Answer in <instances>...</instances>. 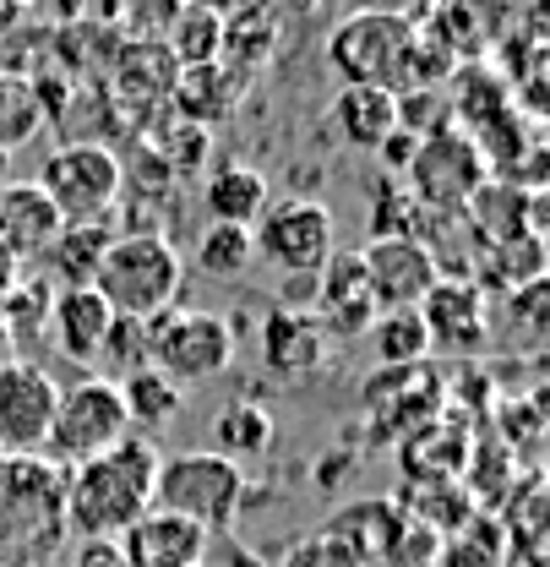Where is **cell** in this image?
<instances>
[{"mask_svg": "<svg viewBox=\"0 0 550 567\" xmlns=\"http://www.w3.org/2000/svg\"><path fill=\"white\" fill-rule=\"evenodd\" d=\"M11 360V339H6V328H0V365Z\"/></svg>", "mask_w": 550, "mask_h": 567, "instance_id": "8d00e7d4", "label": "cell"}, {"mask_svg": "<svg viewBox=\"0 0 550 567\" xmlns=\"http://www.w3.org/2000/svg\"><path fill=\"white\" fill-rule=\"evenodd\" d=\"M0 328H6V339H11V350H33L39 339H50V289L44 284H11L6 295H0Z\"/></svg>", "mask_w": 550, "mask_h": 567, "instance_id": "d4e9b609", "label": "cell"}, {"mask_svg": "<svg viewBox=\"0 0 550 567\" xmlns=\"http://www.w3.org/2000/svg\"><path fill=\"white\" fill-rule=\"evenodd\" d=\"M328 121H333V132H339L349 147L376 153L382 137L398 132V93H387V87H339Z\"/></svg>", "mask_w": 550, "mask_h": 567, "instance_id": "ac0fdd59", "label": "cell"}, {"mask_svg": "<svg viewBox=\"0 0 550 567\" xmlns=\"http://www.w3.org/2000/svg\"><path fill=\"white\" fill-rule=\"evenodd\" d=\"M360 268H365V289H371V306L376 311H414L430 284L442 279V262L430 246H419L414 235H382L360 251Z\"/></svg>", "mask_w": 550, "mask_h": 567, "instance_id": "8fae6325", "label": "cell"}, {"mask_svg": "<svg viewBox=\"0 0 550 567\" xmlns=\"http://www.w3.org/2000/svg\"><path fill=\"white\" fill-rule=\"evenodd\" d=\"M203 208L212 213V224H240L251 229L262 213L273 208L268 203V175L257 164H218L203 181Z\"/></svg>", "mask_w": 550, "mask_h": 567, "instance_id": "d6986e66", "label": "cell"}, {"mask_svg": "<svg viewBox=\"0 0 550 567\" xmlns=\"http://www.w3.org/2000/svg\"><path fill=\"white\" fill-rule=\"evenodd\" d=\"M153 507H164V513H175V518H191L207 535L235 529V518H240V507H246V470L229 464V458H218L212 447H207V453L158 458Z\"/></svg>", "mask_w": 550, "mask_h": 567, "instance_id": "3957f363", "label": "cell"}, {"mask_svg": "<svg viewBox=\"0 0 550 567\" xmlns=\"http://www.w3.org/2000/svg\"><path fill=\"white\" fill-rule=\"evenodd\" d=\"M121 388V404H126V421H132V431H158V425H169L175 415H180V404H186V393L164 377V371H153V365H142V371H132V377H121L115 382Z\"/></svg>", "mask_w": 550, "mask_h": 567, "instance_id": "603a6c76", "label": "cell"}, {"mask_svg": "<svg viewBox=\"0 0 550 567\" xmlns=\"http://www.w3.org/2000/svg\"><path fill=\"white\" fill-rule=\"evenodd\" d=\"M110 240H115V224H110V218H98V224H61V235L44 246V262H50L55 284H61V289L93 284L104 251H110Z\"/></svg>", "mask_w": 550, "mask_h": 567, "instance_id": "44dd1931", "label": "cell"}, {"mask_svg": "<svg viewBox=\"0 0 550 567\" xmlns=\"http://www.w3.org/2000/svg\"><path fill=\"white\" fill-rule=\"evenodd\" d=\"M61 213L55 203L33 186V181H6L0 186V251L6 257H33V251H44L55 235H61Z\"/></svg>", "mask_w": 550, "mask_h": 567, "instance_id": "e0dca14e", "label": "cell"}, {"mask_svg": "<svg viewBox=\"0 0 550 567\" xmlns=\"http://www.w3.org/2000/svg\"><path fill=\"white\" fill-rule=\"evenodd\" d=\"M180 284H186V262L180 251L153 235V229H132V235H115L98 274H93V289L104 295V306L115 317H158L180 300Z\"/></svg>", "mask_w": 550, "mask_h": 567, "instance_id": "7a4b0ae2", "label": "cell"}, {"mask_svg": "<svg viewBox=\"0 0 550 567\" xmlns=\"http://www.w3.org/2000/svg\"><path fill=\"white\" fill-rule=\"evenodd\" d=\"M121 436H132L121 388L110 377H82V382L61 388V399H55V421H50L44 453L55 464H87V458L110 453Z\"/></svg>", "mask_w": 550, "mask_h": 567, "instance_id": "8992f818", "label": "cell"}, {"mask_svg": "<svg viewBox=\"0 0 550 567\" xmlns=\"http://www.w3.org/2000/svg\"><path fill=\"white\" fill-rule=\"evenodd\" d=\"M71 567H132V563H126L121 540H82V551H76Z\"/></svg>", "mask_w": 550, "mask_h": 567, "instance_id": "1f68e13d", "label": "cell"}, {"mask_svg": "<svg viewBox=\"0 0 550 567\" xmlns=\"http://www.w3.org/2000/svg\"><path fill=\"white\" fill-rule=\"evenodd\" d=\"M207 147H212V137H207V126H191V121H180L175 126V137H164V164H169V175L180 181V175H191L197 164H207Z\"/></svg>", "mask_w": 550, "mask_h": 567, "instance_id": "f546056e", "label": "cell"}, {"mask_svg": "<svg viewBox=\"0 0 550 567\" xmlns=\"http://www.w3.org/2000/svg\"><path fill=\"white\" fill-rule=\"evenodd\" d=\"M371 339H376V360H382L387 371H414V365L430 354L419 311H376Z\"/></svg>", "mask_w": 550, "mask_h": 567, "instance_id": "cb8c5ba5", "label": "cell"}, {"mask_svg": "<svg viewBox=\"0 0 550 567\" xmlns=\"http://www.w3.org/2000/svg\"><path fill=\"white\" fill-rule=\"evenodd\" d=\"M251 246L278 274H316L333 257V213L311 197H289L251 224Z\"/></svg>", "mask_w": 550, "mask_h": 567, "instance_id": "9c48e42d", "label": "cell"}, {"mask_svg": "<svg viewBox=\"0 0 550 567\" xmlns=\"http://www.w3.org/2000/svg\"><path fill=\"white\" fill-rule=\"evenodd\" d=\"M153 328V371H164L175 388L186 382H212L235 360V322L218 311H158L147 317Z\"/></svg>", "mask_w": 550, "mask_h": 567, "instance_id": "52a82bcc", "label": "cell"}, {"mask_svg": "<svg viewBox=\"0 0 550 567\" xmlns=\"http://www.w3.org/2000/svg\"><path fill=\"white\" fill-rule=\"evenodd\" d=\"M121 551L132 567H203L207 557V529H197L191 518H175L164 507H147L137 524L121 535Z\"/></svg>", "mask_w": 550, "mask_h": 567, "instance_id": "9a60e30c", "label": "cell"}, {"mask_svg": "<svg viewBox=\"0 0 550 567\" xmlns=\"http://www.w3.org/2000/svg\"><path fill=\"white\" fill-rule=\"evenodd\" d=\"M278 421L268 404L257 399H235L212 415V453L229 458V464H251V458H268L273 453Z\"/></svg>", "mask_w": 550, "mask_h": 567, "instance_id": "ffe728a7", "label": "cell"}, {"mask_svg": "<svg viewBox=\"0 0 550 567\" xmlns=\"http://www.w3.org/2000/svg\"><path fill=\"white\" fill-rule=\"evenodd\" d=\"M98 365H104L110 382H121V377H132L142 365H153V328H147L142 317H115L110 333H104Z\"/></svg>", "mask_w": 550, "mask_h": 567, "instance_id": "83f0119b", "label": "cell"}, {"mask_svg": "<svg viewBox=\"0 0 550 567\" xmlns=\"http://www.w3.org/2000/svg\"><path fill=\"white\" fill-rule=\"evenodd\" d=\"M283 567H328V557H322V535H316V540H300Z\"/></svg>", "mask_w": 550, "mask_h": 567, "instance_id": "d6a6232c", "label": "cell"}, {"mask_svg": "<svg viewBox=\"0 0 550 567\" xmlns=\"http://www.w3.org/2000/svg\"><path fill=\"white\" fill-rule=\"evenodd\" d=\"M6 175H11V153L0 147V186H6Z\"/></svg>", "mask_w": 550, "mask_h": 567, "instance_id": "d590c367", "label": "cell"}, {"mask_svg": "<svg viewBox=\"0 0 550 567\" xmlns=\"http://www.w3.org/2000/svg\"><path fill=\"white\" fill-rule=\"evenodd\" d=\"M153 567H158V563H153Z\"/></svg>", "mask_w": 550, "mask_h": 567, "instance_id": "74e56055", "label": "cell"}, {"mask_svg": "<svg viewBox=\"0 0 550 567\" xmlns=\"http://www.w3.org/2000/svg\"><path fill=\"white\" fill-rule=\"evenodd\" d=\"M55 377L33 360L0 365V458H39L55 421Z\"/></svg>", "mask_w": 550, "mask_h": 567, "instance_id": "30bf717a", "label": "cell"}, {"mask_svg": "<svg viewBox=\"0 0 550 567\" xmlns=\"http://www.w3.org/2000/svg\"><path fill=\"white\" fill-rule=\"evenodd\" d=\"M66 224H98L121 208V186H126V164L104 147V142H66L44 158L39 181H33Z\"/></svg>", "mask_w": 550, "mask_h": 567, "instance_id": "277c9868", "label": "cell"}, {"mask_svg": "<svg viewBox=\"0 0 550 567\" xmlns=\"http://www.w3.org/2000/svg\"><path fill=\"white\" fill-rule=\"evenodd\" d=\"M28 137H39V104H33V87L0 76V147H22Z\"/></svg>", "mask_w": 550, "mask_h": 567, "instance_id": "f1b7e54d", "label": "cell"}, {"mask_svg": "<svg viewBox=\"0 0 550 567\" xmlns=\"http://www.w3.org/2000/svg\"><path fill=\"white\" fill-rule=\"evenodd\" d=\"M414 33L409 11H349L344 22L328 33V66L344 87H398V66H404V44Z\"/></svg>", "mask_w": 550, "mask_h": 567, "instance_id": "5b68a950", "label": "cell"}, {"mask_svg": "<svg viewBox=\"0 0 550 567\" xmlns=\"http://www.w3.org/2000/svg\"><path fill=\"white\" fill-rule=\"evenodd\" d=\"M414 147H419V132H393V137H382V158H387V169H393V181L398 175H409V164H414Z\"/></svg>", "mask_w": 550, "mask_h": 567, "instance_id": "4dcf8cb0", "label": "cell"}, {"mask_svg": "<svg viewBox=\"0 0 550 567\" xmlns=\"http://www.w3.org/2000/svg\"><path fill=\"white\" fill-rule=\"evenodd\" d=\"M191 6H197V11H212V17H229L240 0H191Z\"/></svg>", "mask_w": 550, "mask_h": 567, "instance_id": "836d02e7", "label": "cell"}, {"mask_svg": "<svg viewBox=\"0 0 550 567\" xmlns=\"http://www.w3.org/2000/svg\"><path fill=\"white\" fill-rule=\"evenodd\" d=\"M485 153L464 132H419V147H414L409 164V197L425 203L430 213H458L469 208V197L485 186Z\"/></svg>", "mask_w": 550, "mask_h": 567, "instance_id": "ba28073f", "label": "cell"}, {"mask_svg": "<svg viewBox=\"0 0 550 567\" xmlns=\"http://www.w3.org/2000/svg\"><path fill=\"white\" fill-rule=\"evenodd\" d=\"M235 99H240V87H235V76L218 66H186L180 71V87H175V110H180V121H191V126H212V121H224L229 110H235Z\"/></svg>", "mask_w": 550, "mask_h": 567, "instance_id": "7402d4cb", "label": "cell"}, {"mask_svg": "<svg viewBox=\"0 0 550 567\" xmlns=\"http://www.w3.org/2000/svg\"><path fill=\"white\" fill-rule=\"evenodd\" d=\"M164 39L175 44V61H180V66H212V61L224 55V39H229V33H224V17L186 6Z\"/></svg>", "mask_w": 550, "mask_h": 567, "instance_id": "4316f807", "label": "cell"}, {"mask_svg": "<svg viewBox=\"0 0 550 567\" xmlns=\"http://www.w3.org/2000/svg\"><path fill=\"white\" fill-rule=\"evenodd\" d=\"M251 262H257L251 229H240V224H207L203 235H197V268H203L207 279H240Z\"/></svg>", "mask_w": 550, "mask_h": 567, "instance_id": "484cf974", "label": "cell"}, {"mask_svg": "<svg viewBox=\"0 0 550 567\" xmlns=\"http://www.w3.org/2000/svg\"><path fill=\"white\" fill-rule=\"evenodd\" d=\"M414 311H419V322H425L430 350L475 354V350H485V339H490V311H485V295L475 284L436 279L430 295H425Z\"/></svg>", "mask_w": 550, "mask_h": 567, "instance_id": "4fadbf2b", "label": "cell"}, {"mask_svg": "<svg viewBox=\"0 0 550 567\" xmlns=\"http://www.w3.org/2000/svg\"><path fill=\"white\" fill-rule=\"evenodd\" d=\"M6 567H55V563H44V557H17V563H6Z\"/></svg>", "mask_w": 550, "mask_h": 567, "instance_id": "e575fe53", "label": "cell"}, {"mask_svg": "<svg viewBox=\"0 0 550 567\" xmlns=\"http://www.w3.org/2000/svg\"><path fill=\"white\" fill-rule=\"evenodd\" d=\"M153 481L158 447L147 436H121L110 453L71 464V481H61V513L87 540H121L153 507Z\"/></svg>", "mask_w": 550, "mask_h": 567, "instance_id": "6da1fadb", "label": "cell"}, {"mask_svg": "<svg viewBox=\"0 0 550 567\" xmlns=\"http://www.w3.org/2000/svg\"><path fill=\"white\" fill-rule=\"evenodd\" d=\"M322 306H316V322L328 328V339H360L371 333L376 322V306H371V289H365V268H360V251H333L322 268Z\"/></svg>", "mask_w": 550, "mask_h": 567, "instance_id": "5bb4252c", "label": "cell"}, {"mask_svg": "<svg viewBox=\"0 0 550 567\" xmlns=\"http://www.w3.org/2000/svg\"><path fill=\"white\" fill-rule=\"evenodd\" d=\"M333 360V339L305 306H273L262 317V365L283 382H311Z\"/></svg>", "mask_w": 550, "mask_h": 567, "instance_id": "7c38bea8", "label": "cell"}, {"mask_svg": "<svg viewBox=\"0 0 550 567\" xmlns=\"http://www.w3.org/2000/svg\"><path fill=\"white\" fill-rule=\"evenodd\" d=\"M110 322H115V311L104 306V295H98L93 284H82V289H55V295H50V339H55V350L66 354V360L93 365L98 350H104Z\"/></svg>", "mask_w": 550, "mask_h": 567, "instance_id": "2e32d148", "label": "cell"}]
</instances>
